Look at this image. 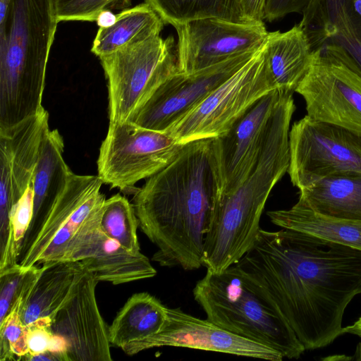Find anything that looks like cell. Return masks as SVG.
I'll use <instances>...</instances> for the list:
<instances>
[{
	"mask_svg": "<svg viewBox=\"0 0 361 361\" xmlns=\"http://www.w3.org/2000/svg\"><path fill=\"white\" fill-rule=\"evenodd\" d=\"M98 282L85 267L67 299L51 317V331L65 341L69 361L112 360L109 326L95 295Z\"/></svg>",
	"mask_w": 361,
	"mask_h": 361,
	"instance_id": "9a60e30c",
	"label": "cell"
},
{
	"mask_svg": "<svg viewBox=\"0 0 361 361\" xmlns=\"http://www.w3.org/2000/svg\"><path fill=\"white\" fill-rule=\"evenodd\" d=\"M281 91L274 90L252 104L223 134L212 138L211 149L219 195L231 193L255 165L269 121Z\"/></svg>",
	"mask_w": 361,
	"mask_h": 361,
	"instance_id": "5bb4252c",
	"label": "cell"
},
{
	"mask_svg": "<svg viewBox=\"0 0 361 361\" xmlns=\"http://www.w3.org/2000/svg\"><path fill=\"white\" fill-rule=\"evenodd\" d=\"M324 43L341 47L361 73V16L355 11L340 16L334 33Z\"/></svg>",
	"mask_w": 361,
	"mask_h": 361,
	"instance_id": "4dcf8cb0",
	"label": "cell"
},
{
	"mask_svg": "<svg viewBox=\"0 0 361 361\" xmlns=\"http://www.w3.org/2000/svg\"><path fill=\"white\" fill-rule=\"evenodd\" d=\"M121 0H55L59 22L96 21L99 15Z\"/></svg>",
	"mask_w": 361,
	"mask_h": 361,
	"instance_id": "d6a6232c",
	"label": "cell"
},
{
	"mask_svg": "<svg viewBox=\"0 0 361 361\" xmlns=\"http://www.w3.org/2000/svg\"><path fill=\"white\" fill-rule=\"evenodd\" d=\"M12 207L10 154L6 145L0 141V254L7 243Z\"/></svg>",
	"mask_w": 361,
	"mask_h": 361,
	"instance_id": "1f68e13d",
	"label": "cell"
},
{
	"mask_svg": "<svg viewBox=\"0 0 361 361\" xmlns=\"http://www.w3.org/2000/svg\"><path fill=\"white\" fill-rule=\"evenodd\" d=\"M353 8L355 11L361 16V0H353Z\"/></svg>",
	"mask_w": 361,
	"mask_h": 361,
	"instance_id": "ab89813d",
	"label": "cell"
},
{
	"mask_svg": "<svg viewBox=\"0 0 361 361\" xmlns=\"http://www.w3.org/2000/svg\"><path fill=\"white\" fill-rule=\"evenodd\" d=\"M258 51L242 54L191 74L178 71L163 82L128 121L142 128L166 132Z\"/></svg>",
	"mask_w": 361,
	"mask_h": 361,
	"instance_id": "7c38bea8",
	"label": "cell"
},
{
	"mask_svg": "<svg viewBox=\"0 0 361 361\" xmlns=\"http://www.w3.org/2000/svg\"><path fill=\"white\" fill-rule=\"evenodd\" d=\"M100 226L104 233L133 254L140 252L137 229L139 221L133 204L116 194L104 202Z\"/></svg>",
	"mask_w": 361,
	"mask_h": 361,
	"instance_id": "4316f807",
	"label": "cell"
},
{
	"mask_svg": "<svg viewBox=\"0 0 361 361\" xmlns=\"http://www.w3.org/2000/svg\"><path fill=\"white\" fill-rule=\"evenodd\" d=\"M311 0H265L264 19L271 22L292 13L305 11Z\"/></svg>",
	"mask_w": 361,
	"mask_h": 361,
	"instance_id": "e575fe53",
	"label": "cell"
},
{
	"mask_svg": "<svg viewBox=\"0 0 361 361\" xmlns=\"http://www.w3.org/2000/svg\"><path fill=\"white\" fill-rule=\"evenodd\" d=\"M50 317L39 319L27 326V348L30 355H37L48 350L54 336Z\"/></svg>",
	"mask_w": 361,
	"mask_h": 361,
	"instance_id": "836d02e7",
	"label": "cell"
},
{
	"mask_svg": "<svg viewBox=\"0 0 361 361\" xmlns=\"http://www.w3.org/2000/svg\"><path fill=\"white\" fill-rule=\"evenodd\" d=\"M41 271V267H25L18 263L0 272V323L21 298L24 307Z\"/></svg>",
	"mask_w": 361,
	"mask_h": 361,
	"instance_id": "f1b7e54d",
	"label": "cell"
},
{
	"mask_svg": "<svg viewBox=\"0 0 361 361\" xmlns=\"http://www.w3.org/2000/svg\"><path fill=\"white\" fill-rule=\"evenodd\" d=\"M267 216L274 224L282 228L361 250V222L323 216L298 203L288 209L269 211Z\"/></svg>",
	"mask_w": 361,
	"mask_h": 361,
	"instance_id": "d4e9b609",
	"label": "cell"
},
{
	"mask_svg": "<svg viewBox=\"0 0 361 361\" xmlns=\"http://www.w3.org/2000/svg\"><path fill=\"white\" fill-rule=\"evenodd\" d=\"M178 68L191 74L242 54L259 49L269 32L264 23H239L214 18L174 26Z\"/></svg>",
	"mask_w": 361,
	"mask_h": 361,
	"instance_id": "4fadbf2b",
	"label": "cell"
},
{
	"mask_svg": "<svg viewBox=\"0 0 361 361\" xmlns=\"http://www.w3.org/2000/svg\"><path fill=\"white\" fill-rule=\"evenodd\" d=\"M348 333L361 337V317L353 324L343 328V334Z\"/></svg>",
	"mask_w": 361,
	"mask_h": 361,
	"instance_id": "74e56055",
	"label": "cell"
},
{
	"mask_svg": "<svg viewBox=\"0 0 361 361\" xmlns=\"http://www.w3.org/2000/svg\"><path fill=\"white\" fill-rule=\"evenodd\" d=\"M116 20V15L109 10L102 11L98 16L96 22L99 27H109L112 25Z\"/></svg>",
	"mask_w": 361,
	"mask_h": 361,
	"instance_id": "8d00e7d4",
	"label": "cell"
},
{
	"mask_svg": "<svg viewBox=\"0 0 361 361\" xmlns=\"http://www.w3.org/2000/svg\"><path fill=\"white\" fill-rule=\"evenodd\" d=\"M242 12L250 23H264L265 0H238Z\"/></svg>",
	"mask_w": 361,
	"mask_h": 361,
	"instance_id": "d590c367",
	"label": "cell"
},
{
	"mask_svg": "<svg viewBox=\"0 0 361 361\" xmlns=\"http://www.w3.org/2000/svg\"><path fill=\"white\" fill-rule=\"evenodd\" d=\"M173 346L219 352L238 356L281 361L283 357L276 350L233 334L211 322L180 308L167 309L162 329L147 338L131 342L121 348L128 355L152 348Z\"/></svg>",
	"mask_w": 361,
	"mask_h": 361,
	"instance_id": "2e32d148",
	"label": "cell"
},
{
	"mask_svg": "<svg viewBox=\"0 0 361 361\" xmlns=\"http://www.w3.org/2000/svg\"><path fill=\"white\" fill-rule=\"evenodd\" d=\"M64 142L57 129L49 130L45 136L32 178L33 216L24 239L54 206L73 173L65 162Z\"/></svg>",
	"mask_w": 361,
	"mask_h": 361,
	"instance_id": "44dd1931",
	"label": "cell"
},
{
	"mask_svg": "<svg viewBox=\"0 0 361 361\" xmlns=\"http://www.w3.org/2000/svg\"><path fill=\"white\" fill-rule=\"evenodd\" d=\"M264 46L267 69L274 87L293 94L312 59L313 51L305 31L298 24L283 32H269Z\"/></svg>",
	"mask_w": 361,
	"mask_h": 361,
	"instance_id": "d6986e66",
	"label": "cell"
},
{
	"mask_svg": "<svg viewBox=\"0 0 361 361\" xmlns=\"http://www.w3.org/2000/svg\"><path fill=\"white\" fill-rule=\"evenodd\" d=\"M49 130V114L44 109L10 128L0 130V141L10 154L13 206L32 183L43 140Z\"/></svg>",
	"mask_w": 361,
	"mask_h": 361,
	"instance_id": "ac0fdd59",
	"label": "cell"
},
{
	"mask_svg": "<svg viewBox=\"0 0 361 361\" xmlns=\"http://www.w3.org/2000/svg\"><path fill=\"white\" fill-rule=\"evenodd\" d=\"M238 264L267 290L305 350L343 334L344 311L361 293V250L295 230L260 228Z\"/></svg>",
	"mask_w": 361,
	"mask_h": 361,
	"instance_id": "6da1fadb",
	"label": "cell"
},
{
	"mask_svg": "<svg viewBox=\"0 0 361 361\" xmlns=\"http://www.w3.org/2000/svg\"><path fill=\"white\" fill-rule=\"evenodd\" d=\"M290 180L299 190L330 175L361 171V133L306 115L289 132Z\"/></svg>",
	"mask_w": 361,
	"mask_h": 361,
	"instance_id": "30bf717a",
	"label": "cell"
},
{
	"mask_svg": "<svg viewBox=\"0 0 361 361\" xmlns=\"http://www.w3.org/2000/svg\"><path fill=\"white\" fill-rule=\"evenodd\" d=\"M20 299L0 323V360H21L28 353L27 326L20 313Z\"/></svg>",
	"mask_w": 361,
	"mask_h": 361,
	"instance_id": "f546056e",
	"label": "cell"
},
{
	"mask_svg": "<svg viewBox=\"0 0 361 361\" xmlns=\"http://www.w3.org/2000/svg\"><path fill=\"white\" fill-rule=\"evenodd\" d=\"M183 145L167 132L128 121L109 123L99 149L97 176L111 188L135 193V185L167 166Z\"/></svg>",
	"mask_w": 361,
	"mask_h": 361,
	"instance_id": "9c48e42d",
	"label": "cell"
},
{
	"mask_svg": "<svg viewBox=\"0 0 361 361\" xmlns=\"http://www.w3.org/2000/svg\"><path fill=\"white\" fill-rule=\"evenodd\" d=\"M164 21L157 12L144 2L116 15L114 23L99 27L91 51L98 56H106L121 47L160 35Z\"/></svg>",
	"mask_w": 361,
	"mask_h": 361,
	"instance_id": "cb8c5ba5",
	"label": "cell"
},
{
	"mask_svg": "<svg viewBox=\"0 0 361 361\" xmlns=\"http://www.w3.org/2000/svg\"><path fill=\"white\" fill-rule=\"evenodd\" d=\"M84 266L80 261H51L41 266L39 276L20 311L25 325L50 317L71 293Z\"/></svg>",
	"mask_w": 361,
	"mask_h": 361,
	"instance_id": "7402d4cb",
	"label": "cell"
},
{
	"mask_svg": "<svg viewBox=\"0 0 361 361\" xmlns=\"http://www.w3.org/2000/svg\"><path fill=\"white\" fill-rule=\"evenodd\" d=\"M295 92L310 117L361 133V73L341 47L324 43L314 49Z\"/></svg>",
	"mask_w": 361,
	"mask_h": 361,
	"instance_id": "52a82bcc",
	"label": "cell"
},
{
	"mask_svg": "<svg viewBox=\"0 0 361 361\" xmlns=\"http://www.w3.org/2000/svg\"><path fill=\"white\" fill-rule=\"evenodd\" d=\"M264 43L246 64L166 132L182 144L217 137L258 99L276 90L268 72Z\"/></svg>",
	"mask_w": 361,
	"mask_h": 361,
	"instance_id": "ba28073f",
	"label": "cell"
},
{
	"mask_svg": "<svg viewBox=\"0 0 361 361\" xmlns=\"http://www.w3.org/2000/svg\"><path fill=\"white\" fill-rule=\"evenodd\" d=\"M167 309L149 293L133 294L109 326L110 343L121 348L157 334L165 324Z\"/></svg>",
	"mask_w": 361,
	"mask_h": 361,
	"instance_id": "603a6c76",
	"label": "cell"
},
{
	"mask_svg": "<svg viewBox=\"0 0 361 361\" xmlns=\"http://www.w3.org/2000/svg\"><path fill=\"white\" fill-rule=\"evenodd\" d=\"M98 176L72 173L54 206L22 243L18 264L25 267L63 260L82 224L106 200Z\"/></svg>",
	"mask_w": 361,
	"mask_h": 361,
	"instance_id": "8fae6325",
	"label": "cell"
},
{
	"mask_svg": "<svg viewBox=\"0 0 361 361\" xmlns=\"http://www.w3.org/2000/svg\"><path fill=\"white\" fill-rule=\"evenodd\" d=\"M108 80L109 123L128 121L168 78L178 72L173 36L160 35L99 58Z\"/></svg>",
	"mask_w": 361,
	"mask_h": 361,
	"instance_id": "8992f818",
	"label": "cell"
},
{
	"mask_svg": "<svg viewBox=\"0 0 361 361\" xmlns=\"http://www.w3.org/2000/svg\"><path fill=\"white\" fill-rule=\"evenodd\" d=\"M353 10V0H311L302 13L299 25L312 49L321 47L334 33L336 21L342 13Z\"/></svg>",
	"mask_w": 361,
	"mask_h": 361,
	"instance_id": "83f0119b",
	"label": "cell"
},
{
	"mask_svg": "<svg viewBox=\"0 0 361 361\" xmlns=\"http://www.w3.org/2000/svg\"><path fill=\"white\" fill-rule=\"evenodd\" d=\"M207 319L219 327L298 358L305 350L263 286L238 263L224 271H207L192 290Z\"/></svg>",
	"mask_w": 361,
	"mask_h": 361,
	"instance_id": "277c9868",
	"label": "cell"
},
{
	"mask_svg": "<svg viewBox=\"0 0 361 361\" xmlns=\"http://www.w3.org/2000/svg\"><path fill=\"white\" fill-rule=\"evenodd\" d=\"M59 20L55 0H11L0 20V130L37 114Z\"/></svg>",
	"mask_w": 361,
	"mask_h": 361,
	"instance_id": "3957f363",
	"label": "cell"
},
{
	"mask_svg": "<svg viewBox=\"0 0 361 361\" xmlns=\"http://www.w3.org/2000/svg\"><path fill=\"white\" fill-rule=\"evenodd\" d=\"M212 138L188 142L137 189L139 227L157 247L152 261L190 271L203 266L204 238L219 195Z\"/></svg>",
	"mask_w": 361,
	"mask_h": 361,
	"instance_id": "7a4b0ae2",
	"label": "cell"
},
{
	"mask_svg": "<svg viewBox=\"0 0 361 361\" xmlns=\"http://www.w3.org/2000/svg\"><path fill=\"white\" fill-rule=\"evenodd\" d=\"M283 176L275 161L260 157L240 186L218 197L204 238L203 266L207 271H224L252 247L266 202Z\"/></svg>",
	"mask_w": 361,
	"mask_h": 361,
	"instance_id": "5b68a950",
	"label": "cell"
},
{
	"mask_svg": "<svg viewBox=\"0 0 361 361\" xmlns=\"http://www.w3.org/2000/svg\"><path fill=\"white\" fill-rule=\"evenodd\" d=\"M103 204L78 231L63 260L80 261L98 281L114 285L154 277L157 271L145 255L132 253L104 233L100 226Z\"/></svg>",
	"mask_w": 361,
	"mask_h": 361,
	"instance_id": "e0dca14e",
	"label": "cell"
},
{
	"mask_svg": "<svg viewBox=\"0 0 361 361\" xmlns=\"http://www.w3.org/2000/svg\"><path fill=\"white\" fill-rule=\"evenodd\" d=\"M11 0H0V20H3L8 10Z\"/></svg>",
	"mask_w": 361,
	"mask_h": 361,
	"instance_id": "f35d334b",
	"label": "cell"
},
{
	"mask_svg": "<svg viewBox=\"0 0 361 361\" xmlns=\"http://www.w3.org/2000/svg\"><path fill=\"white\" fill-rule=\"evenodd\" d=\"M173 27L194 20L214 18L233 23H250L238 0H145Z\"/></svg>",
	"mask_w": 361,
	"mask_h": 361,
	"instance_id": "484cf974",
	"label": "cell"
},
{
	"mask_svg": "<svg viewBox=\"0 0 361 361\" xmlns=\"http://www.w3.org/2000/svg\"><path fill=\"white\" fill-rule=\"evenodd\" d=\"M297 203L323 216L361 222V171L325 177L300 190Z\"/></svg>",
	"mask_w": 361,
	"mask_h": 361,
	"instance_id": "ffe728a7",
	"label": "cell"
}]
</instances>
